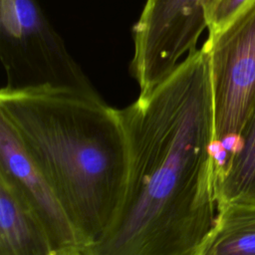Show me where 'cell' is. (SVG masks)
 I'll return each mask as SVG.
<instances>
[{"label": "cell", "mask_w": 255, "mask_h": 255, "mask_svg": "<svg viewBox=\"0 0 255 255\" xmlns=\"http://www.w3.org/2000/svg\"><path fill=\"white\" fill-rule=\"evenodd\" d=\"M0 255H57L41 218L3 172H0Z\"/></svg>", "instance_id": "cell-7"}, {"label": "cell", "mask_w": 255, "mask_h": 255, "mask_svg": "<svg viewBox=\"0 0 255 255\" xmlns=\"http://www.w3.org/2000/svg\"><path fill=\"white\" fill-rule=\"evenodd\" d=\"M77 255H82V254H77Z\"/></svg>", "instance_id": "cell-11"}, {"label": "cell", "mask_w": 255, "mask_h": 255, "mask_svg": "<svg viewBox=\"0 0 255 255\" xmlns=\"http://www.w3.org/2000/svg\"><path fill=\"white\" fill-rule=\"evenodd\" d=\"M2 60L15 87L54 84L94 89L35 0H1Z\"/></svg>", "instance_id": "cell-4"}, {"label": "cell", "mask_w": 255, "mask_h": 255, "mask_svg": "<svg viewBox=\"0 0 255 255\" xmlns=\"http://www.w3.org/2000/svg\"><path fill=\"white\" fill-rule=\"evenodd\" d=\"M253 1L208 0L204 7L208 34H213L221 30Z\"/></svg>", "instance_id": "cell-10"}, {"label": "cell", "mask_w": 255, "mask_h": 255, "mask_svg": "<svg viewBox=\"0 0 255 255\" xmlns=\"http://www.w3.org/2000/svg\"><path fill=\"white\" fill-rule=\"evenodd\" d=\"M0 116L55 190L84 253L111 229L126 193L128 147L119 109L95 89L8 85Z\"/></svg>", "instance_id": "cell-2"}, {"label": "cell", "mask_w": 255, "mask_h": 255, "mask_svg": "<svg viewBox=\"0 0 255 255\" xmlns=\"http://www.w3.org/2000/svg\"><path fill=\"white\" fill-rule=\"evenodd\" d=\"M208 0H146L132 27L133 54L129 72L139 94L162 81L189 52L207 28Z\"/></svg>", "instance_id": "cell-5"}, {"label": "cell", "mask_w": 255, "mask_h": 255, "mask_svg": "<svg viewBox=\"0 0 255 255\" xmlns=\"http://www.w3.org/2000/svg\"><path fill=\"white\" fill-rule=\"evenodd\" d=\"M0 172L21 190L44 223L57 255L83 254V245L55 190L9 122L0 116Z\"/></svg>", "instance_id": "cell-6"}, {"label": "cell", "mask_w": 255, "mask_h": 255, "mask_svg": "<svg viewBox=\"0 0 255 255\" xmlns=\"http://www.w3.org/2000/svg\"><path fill=\"white\" fill-rule=\"evenodd\" d=\"M196 255H255V203L218 207Z\"/></svg>", "instance_id": "cell-8"}, {"label": "cell", "mask_w": 255, "mask_h": 255, "mask_svg": "<svg viewBox=\"0 0 255 255\" xmlns=\"http://www.w3.org/2000/svg\"><path fill=\"white\" fill-rule=\"evenodd\" d=\"M203 44L210 60L218 174L255 107V0Z\"/></svg>", "instance_id": "cell-3"}, {"label": "cell", "mask_w": 255, "mask_h": 255, "mask_svg": "<svg viewBox=\"0 0 255 255\" xmlns=\"http://www.w3.org/2000/svg\"><path fill=\"white\" fill-rule=\"evenodd\" d=\"M216 199L217 208L230 203H255V107L217 175Z\"/></svg>", "instance_id": "cell-9"}, {"label": "cell", "mask_w": 255, "mask_h": 255, "mask_svg": "<svg viewBox=\"0 0 255 255\" xmlns=\"http://www.w3.org/2000/svg\"><path fill=\"white\" fill-rule=\"evenodd\" d=\"M119 112L128 147L125 197L111 229L82 255H196L217 214L205 45Z\"/></svg>", "instance_id": "cell-1"}]
</instances>
